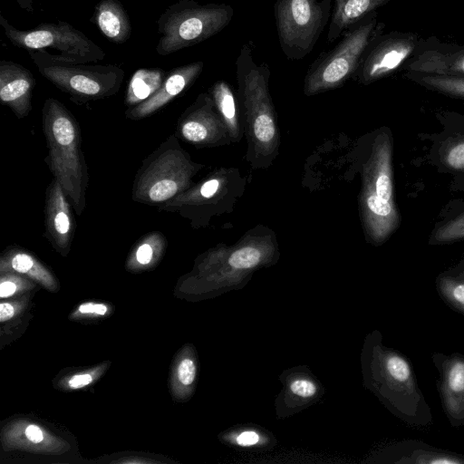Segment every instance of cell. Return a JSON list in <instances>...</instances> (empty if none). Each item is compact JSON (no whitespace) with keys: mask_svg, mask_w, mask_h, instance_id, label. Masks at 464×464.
<instances>
[{"mask_svg":"<svg viewBox=\"0 0 464 464\" xmlns=\"http://www.w3.org/2000/svg\"><path fill=\"white\" fill-rule=\"evenodd\" d=\"M270 69L257 63L249 44H244L236 60L237 109L247 150L245 160L252 169L271 166L279 154L280 130L269 92Z\"/></svg>","mask_w":464,"mask_h":464,"instance_id":"6da1fadb","label":"cell"},{"mask_svg":"<svg viewBox=\"0 0 464 464\" xmlns=\"http://www.w3.org/2000/svg\"><path fill=\"white\" fill-rule=\"evenodd\" d=\"M359 171L362 187L358 197L365 239L373 246L384 244L398 230L401 215L395 202L393 182V138L381 127L365 136Z\"/></svg>","mask_w":464,"mask_h":464,"instance_id":"7a4b0ae2","label":"cell"},{"mask_svg":"<svg viewBox=\"0 0 464 464\" xmlns=\"http://www.w3.org/2000/svg\"><path fill=\"white\" fill-rule=\"evenodd\" d=\"M376 334L368 353V377L372 390L402 422L414 429H428L433 422L430 408L418 385L409 359L382 344Z\"/></svg>","mask_w":464,"mask_h":464,"instance_id":"3957f363","label":"cell"},{"mask_svg":"<svg viewBox=\"0 0 464 464\" xmlns=\"http://www.w3.org/2000/svg\"><path fill=\"white\" fill-rule=\"evenodd\" d=\"M42 127L48 149L45 161L80 216L86 207L89 185L80 125L60 101L47 98L42 109Z\"/></svg>","mask_w":464,"mask_h":464,"instance_id":"277c9868","label":"cell"},{"mask_svg":"<svg viewBox=\"0 0 464 464\" xmlns=\"http://www.w3.org/2000/svg\"><path fill=\"white\" fill-rule=\"evenodd\" d=\"M204 168L171 134L142 160L134 176L131 198L159 207L194 185L193 178Z\"/></svg>","mask_w":464,"mask_h":464,"instance_id":"5b68a950","label":"cell"},{"mask_svg":"<svg viewBox=\"0 0 464 464\" xmlns=\"http://www.w3.org/2000/svg\"><path fill=\"white\" fill-rule=\"evenodd\" d=\"M385 27L373 12L346 30L332 50L322 53L311 64L304 81V94L313 96L336 89L353 78L368 47Z\"/></svg>","mask_w":464,"mask_h":464,"instance_id":"8992f818","label":"cell"},{"mask_svg":"<svg viewBox=\"0 0 464 464\" xmlns=\"http://www.w3.org/2000/svg\"><path fill=\"white\" fill-rule=\"evenodd\" d=\"M40 74L76 104L115 95L125 76L115 64H89L57 58L45 50L27 51Z\"/></svg>","mask_w":464,"mask_h":464,"instance_id":"52a82bcc","label":"cell"},{"mask_svg":"<svg viewBox=\"0 0 464 464\" xmlns=\"http://www.w3.org/2000/svg\"><path fill=\"white\" fill-rule=\"evenodd\" d=\"M246 179L235 168H220L159 206V210L176 213L194 229L207 227L212 218L228 214L243 196Z\"/></svg>","mask_w":464,"mask_h":464,"instance_id":"ba28073f","label":"cell"},{"mask_svg":"<svg viewBox=\"0 0 464 464\" xmlns=\"http://www.w3.org/2000/svg\"><path fill=\"white\" fill-rule=\"evenodd\" d=\"M233 15L234 9L226 4L200 5L195 0H179L157 20L160 36L156 52L166 56L198 44L222 31Z\"/></svg>","mask_w":464,"mask_h":464,"instance_id":"9c48e42d","label":"cell"},{"mask_svg":"<svg viewBox=\"0 0 464 464\" xmlns=\"http://www.w3.org/2000/svg\"><path fill=\"white\" fill-rule=\"evenodd\" d=\"M334 0H276L274 14L279 44L286 59L302 60L330 23Z\"/></svg>","mask_w":464,"mask_h":464,"instance_id":"30bf717a","label":"cell"},{"mask_svg":"<svg viewBox=\"0 0 464 464\" xmlns=\"http://www.w3.org/2000/svg\"><path fill=\"white\" fill-rule=\"evenodd\" d=\"M0 24L5 37L15 46L26 51L49 48L59 52L57 58L68 62L92 63L105 57L104 51L82 31L69 23H42L28 30L18 29L1 14Z\"/></svg>","mask_w":464,"mask_h":464,"instance_id":"8fae6325","label":"cell"},{"mask_svg":"<svg viewBox=\"0 0 464 464\" xmlns=\"http://www.w3.org/2000/svg\"><path fill=\"white\" fill-rule=\"evenodd\" d=\"M420 38L411 32L382 34L368 47L353 79L362 85H369L401 71Z\"/></svg>","mask_w":464,"mask_h":464,"instance_id":"7c38bea8","label":"cell"},{"mask_svg":"<svg viewBox=\"0 0 464 464\" xmlns=\"http://www.w3.org/2000/svg\"><path fill=\"white\" fill-rule=\"evenodd\" d=\"M174 134L200 149L231 143L228 129L208 92L198 94L181 113Z\"/></svg>","mask_w":464,"mask_h":464,"instance_id":"4fadbf2b","label":"cell"},{"mask_svg":"<svg viewBox=\"0 0 464 464\" xmlns=\"http://www.w3.org/2000/svg\"><path fill=\"white\" fill-rule=\"evenodd\" d=\"M440 130L433 133H419L429 141L425 155L427 164L438 172L452 177L464 173V114L452 111L435 113Z\"/></svg>","mask_w":464,"mask_h":464,"instance_id":"5bb4252c","label":"cell"},{"mask_svg":"<svg viewBox=\"0 0 464 464\" xmlns=\"http://www.w3.org/2000/svg\"><path fill=\"white\" fill-rule=\"evenodd\" d=\"M401 71L464 77V45L421 37Z\"/></svg>","mask_w":464,"mask_h":464,"instance_id":"9a60e30c","label":"cell"},{"mask_svg":"<svg viewBox=\"0 0 464 464\" xmlns=\"http://www.w3.org/2000/svg\"><path fill=\"white\" fill-rule=\"evenodd\" d=\"M431 359L439 373L437 389L449 423L452 428L464 426V355L434 353Z\"/></svg>","mask_w":464,"mask_h":464,"instance_id":"2e32d148","label":"cell"},{"mask_svg":"<svg viewBox=\"0 0 464 464\" xmlns=\"http://www.w3.org/2000/svg\"><path fill=\"white\" fill-rule=\"evenodd\" d=\"M72 208L61 184L53 179L45 192L44 237L63 256L70 252L75 234Z\"/></svg>","mask_w":464,"mask_h":464,"instance_id":"e0dca14e","label":"cell"},{"mask_svg":"<svg viewBox=\"0 0 464 464\" xmlns=\"http://www.w3.org/2000/svg\"><path fill=\"white\" fill-rule=\"evenodd\" d=\"M203 68L204 63L198 61L172 69L167 73L160 89L145 102L127 109L125 117L139 121L154 114L189 88L199 77Z\"/></svg>","mask_w":464,"mask_h":464,"instance_id":"ac0fdd59","label":"cell"},{"mask_svg":"<svg viewBox=\"0 0 464 464\" xmlns=\"http://www.w3.org/2000/svg\"><path fill=\"white\" fill-rule=\"evenodd\" d=\"M35 84L36 81L27 68L12 61H0V100L19 120L32 111Z\"/></svg>","mask_w":464,"mask_h":464,"instance_id":"d6986e66","label":"cell"},{"mask_svg":"<svg viewBox=\"0 0 464 464\" xmlns=\"http://www.w3.org/2000/svg\"><path fill=\"white\" fill-rule=\"evenodd\" d=\"M389 461L402 464H464V455L438 449L421 440H406L388 449Z\"/></svg>","mask_w":464,"mask_h":464,"instance_id":"ffe728a7","label":"cell"},{"mask_svg":"<svg viewBox=\"0 0 464 464\" xmlns=\"http://www.w3.org/2000/svg\"><path fill=\"white\" fill-rule=\"evenodd\" d=\"M392 0H334L327 42L338 39L346 30Z\"/></svg>","mask_w":464,"mask_h":464,"instance_id":"44dd1931","label":"cell"},{"mask_svg":"<svg viewBox=\"0 0 464 464\" xmlns=\"http://www.w3.org/2000/svg\"><path fill=\"white\" fill-rule=\"evenodd\" d=\"M91 21L113 44H123L130 37V21L119 0L98 2Z\"/></svg>","mask_w":464,"mask_h":464,"instance_id":"7402d4cb","label":"cell"},{"mask_svg":"<svg viewBox=\"0 0 464 464\" xmlns=\"http://www.w3.org/2000/svg\"><path fill=\"white\" fill-rule=\"evenodd\" d=\"M0 271L26 276L49 290L57 288V282L51 271L33 254L18 246H8L3 252Z\"/></svg>","mask_w":464,"mask_h":464,"instance_id":"603a6c76","label":"cell"},{"mask_svg":"<svg viewBox=\"0 0 464 464\" xmlns=\"http://www.w3.org/2000/svg\"><path fill=\"white\" fill-rule=\"evenodd\" d=\"M464 240V198L450 200L440 211L428 238L429 246H444Z\"/></svg>","mask_w":464,"mask_h":464,"instance_id":"cb8c5ba5","label":"cell"},{"mask_svg":"<svg viewBox=\"0 0 464 464\" xmlns=\"http://www.w3.org/2000/svg\"><path fill=\"white\" fill-rule=\"evenodd\" d=\"M167 246L168 240L162 232L146 233L130 249L126 261L127 268L138 272L153 267L162 258Z\"/></svg>","mask_w":464,"mask_h":464,"instance_id":"d4e9b609","label":"cell"},{"mask_svg":"<svg viewBox=\"0 0 464 464\" xmlns=\"http://www.w3.org/2000/svg\"><path fill=\"white\" fill-rule=\"evenodd\" d=\"M208 92L228 129L231 142H239L244 132L239 119L237 96L231 85L219 80L209 88Z\"/></svg>","mask_w":464,"mask_h":464,"instance_id":"484cf974","label":"cell"},{"mask_svg":"<svg viewBox=\"0 0 464 464\" xmlns=\"http://www.w3.org/2000/svg\"><path fill=\"white\" fill-rule=\"evenodd\" d=\"M167 73L160 68H141L132 74L126 90L124 104L135 107L152 96L163 83Z\"/></svg>","mask_w":464,"mask_h":464,"instance_id":"4316f807","label":"cell"},{"mask_svg":"<svg viewBox=\"0 0 464 464\" xmlns=\"http://www.w3.org/2000/svg\"><path fill=\"white\" fill-rule=\"evenodd\" d=\"M409 81L434 92L464 101V77L404 72Z\"/></svg>","mask_w":464,"mask_h":464,"instance_id":"83f0119b","label":"cell"},{"mask_svg":"<svg viewBox=\"0 0 464 464\" xmlns=\"http://www.w3.org/2000/svg\"><path fill=\"white\" fill-rule=\"evenodd\" d=\"M435 287L440 299L452 310L464 315V281L446 274H439Z\"/></svg>","mask_w":464,"mask_h":464,"instance_id":"f1b7e54d","label":"cell"},{"mask_svg":"<svg viewBox=\"0 0 464 464\" xmlns=\"http://www.w3.org/2000/svg\"><path fill=\"white\" fill-rule=\"evenodd\" d=\"M0 296L10 297L19 289L30 285L24 277L14 272H1Z\"/></svg>","mask_w":464,"mask_h":464,"instance_id":"f546056e","label":"cell"},{"mask_svg":"<svg viewBox=\"0 0 464 464\" xmlns=\"http://www.w3.org/2000/svg\"><path fill=\"white\" fill-rule=\"evenodd\" d=\"M196 372L197 368L194 361L190 358H183L176 367L175 378L180 386L188 387L194 382Z\"/></svg>","mask_w":464,"mask_h":464,"instance_id":"4dcf8cb0","label":"cell"},{"mask_svg":"<svg viewBox=\"0 0 464 464\" xmlns=\"http://www.w3.org/2000/svg\"><path fill=\"white\" fill-rule=\"evenodd\" d=\"M291 391L300 397L309 398L314 395L316 387L313 382L300 379L291 384Z\"/></svg>","mask_w":464,"mask_h":464,"instance_id":"1f68e13d","label":"cell"},{"mask_svg":"<svg viewBox=\"0 0 464 464\" xmlns=\"http://www.w3.org/2000/svg\"><path fill=\"white\" fill-rule=\"evenodd\" d=\"M77 313L87 316H102L108 313V307L104 304L87 303L81 304Z\"/></svg>","mask_w":464,"mask_h":464,"instance_id":"d6a6232c","label":"cell"},{"mask_svg":"<svg viewBox=\"0 0 464 464\" xmlns=\"http://www.w3.org/2000/svg\"><path fill=\"white\" fill-rule=\"evenodd\" d=\"M93 372H82L75 374L68 380L67 385L72 390L83 388L93 382Z\"/></svg>","mask_w":464,"mask_h":464,"instance_id":"836d02e7","label":"cell"},{"mask_svg":"<svg viewBox=\"0 0 464 464\" xmlns=\"http://www.w3.org/2000/svg\"><path fill=\"white\" fill-rule=\"evenodd\" d=\"M25 438L34 444L42 443L44 440V431L35 424H29L24 430Z\"/></svg>","mask_w":464,"mask_h":464,"instance_id":"e575fe53","label":"cell"},{"mask_svg":"<svg viewBox=\"0 0 464 464\" xmlns=\"http://www.w3.org/2000/svg\"><path fill=\"white\" fill-rule=\"evenodd\" d=\"M259 440V436L256 432L246 430L240 433L237 438V444L241 446L254 445Z\"/></svg>","mask_w":464,"mask_h":464,"instance_id":"d590c367","label":"cell"},{"mask_svg":"<svg viewBox=\"0 0 464 464\" xmlns=\"http://www.w3.org/2000/svg\"><path fill=\"white\" fill-rule=\"evenodd\" d=\"M444 272L450 276L464 281V256L459 260L458 263L449 267Z\"/></svg>","mask_w":464,"mask_h":464,"instance_id":"8d00e7d4","label":"cell"},{"mask_svg":"<svg viewBox=\"0 0 464 464\" xmlns=\"http://www.w3.org/2000/svg\"><path fill=\"white\" fill-rule=\"evenodd\" d=\"M15 307L9 303L0 304V321L5 322L13 318L15 314Z\"/></svg>","mask_w":464,"mask_h":464,"instance_id":"74e56055","label":"cell"},{"mask_svg":"<svg viewBox=\"0 0 464 464\" xmlns=\"http://www.w3.org/2000/svg\"><path fill=\"white\" fill-rule=\"evenodd\" d=\"M449 188L451 192H464V173L453 176Z\"/></svg>","mask_w":464,"mask_h":464,"instance_id":"f35d334b","label":"cell"},{"mask_svg":"<svg viewBox=\"0 0 464 464\" xmlns=\"http://www.w3.org/2000/svg\"><path fill=\"white\" fill-rule=\"evenodd\" d=\"M33 1L34 0H16L21 8L30 13L34 12Z\"/></svg>","mask_w":464,"mask_h":464,"instance_id":"ab89813d","label":"cell"}]
</instances>
